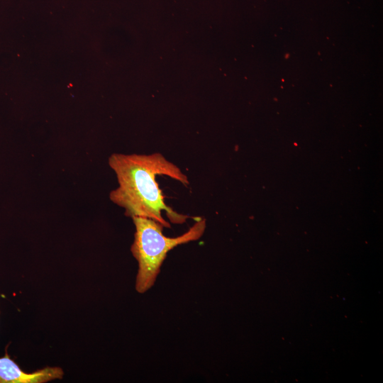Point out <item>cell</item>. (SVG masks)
Returning <instances> with one entry per match:
<instances>
[{"mask_svg":"<svg viewBox=\"0 0 383 383\" xmlns=\"http://www.w3.org/2000/svg\"><path fill=\"white\" fill-rule=\"evenodd\" d=\"M109 165L118 183V187L110 192L109 198L125 209L126 216L151 218L166 228H170V224L162 216L163 211L173 223H182L189 218L177 213L165 202L156 176H168L185 186L189 184V180L177 165L162 154L113 153L109 158Z\"/></svg>","mask_w":383,"mask_h":383,"instance_id":"cell-1","label":"cell"},{"mask_svg":"<svg viewBox=\"0 0 383 383\" xmlns=\"http://www.w3.org/2000/svg\"><path fill=\"white\" fill-rule=\"evenodd\" d=\"M135 231L131 247L138 263L135 290L143 294L154 284L167 252L174 247L199 239L206 228V220L197 218L196 223L184 234L169 238L163 235V225L145 217H132Z\"/></svg>","mask_w":383,"mask_h":383,"instance_id":"cell-2","label":"cell"},{"mask_svg":"<svg viewBox=\"0 0 383 383\" xmlns=\"http://www.w3.org/2000/svg\"><path fill=\"white\" fill-rule=\"evenodd\" d=\"M63 370L57 366L45 367L33 372H26L8 354L0 357V383H46L62 379Z\"/></svg>","mask_w":383,"mask_h":383,"instance_id":"cell-3","label":"cell"}]
</instances>
